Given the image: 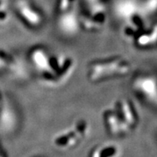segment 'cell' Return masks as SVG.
<instances>
[{"label": "cell", "instance_id": "6da1fadb", "mask_svg": "<svg viewBox=\"0 0 157 157\" xmlns=\"http://www.w3.org/2000/svg\"><path fill=\"white\" fill-rule=\"evenodd\" d=\"M29 56L39 80L48 86L63 83L74 71V59L66 55L52 54L43 47H36L32 48Z\"/></svg>", "mask_w": 157, "mask_h": 157}, {"label": "cell", "instance_id": "7a4b0ae2", "mask_svg": "<svg viewBox=\"0 0 157 157\" xmlns=\"http://www.w3.org/2000/svg\"><path fill=\"white\" fill-rule=\"evenodd\" d=\"M103 120L110 133L124 135L136 124V112L130 100L117 99L103 110Z\"/></svg>", "mask_w": 157, "mask_h": 157}, {"label": "cell", "instance_id": "3957f363", "mask_svg": "<svg viewBox=\"0 0 157 157\" xmlns=\"http://www.w3.org/2000/svg\"><path fill=\"white\" fill-rule=\"evenodd\" d=\"M131 65L122 57L103 59L91 63L88 67V78L92 82L121 77L130 72Z\"/></svg>", "mask_w": 157, "mask_h": 157}, {"label": "cell", "instance_id": "277c9868", "mask_svg": "<svg viewBox=\"0 0 157 157\" xmlns=\"http://www.w3.org/2000/svg\"><path fill=\"white\" fill-rule=\"evenodd\" d=\"M88 131L87 123L84 120H78L59 133L55 138V144L58 147H72L81 139L84 138Z\"/></svg>", "mask_w": 157, "mask_h": 157}, {"label": "cell", "instance_id": "5b68a950", "mask_svg": "<svg viewBox=\"0 0 157 157\" xmlns=\"http://www.w3.org/2000/svg\"><path fill=\"white\" fill-rule=\"evenodd\" d=\"M16 10L21 20L28 27L39 28L44 23V17L41 13L27 0H19Z\"/></svg>", "mask_w": 157, "mask_h": 157}, {"label": "cell", "instance_id": "8992f818", "mask_svg": "<svg viewBox=\"0 0 157 157\" xmlns=\"http://www.w3.org/2000/svg\"><path fill=\"white\" fill-rule=\"evenodd\" d=\"M105 22V13L103 10L96 8L91 14L84 17L83 20H80V23H83L87 29L94 30L98 29L103 26Z\"/></svg>", "mask_w": 157, "mask_h": 157}, {"label": "cell", "instance_id": "52a82bcc", "mask_svg": "<svg viewBox=\"0 0 157 157\" xmlns=\"http://www.w3.org/2000/svg\"><path fill=\"white\" fill-rule=\"evenodd\" d=\"M62 19L63 20H60V23L64 31H70L72 33L78 29L80 20H78L76 16H75L73 14H70L69 15H64Z\"/></svg>", "mask_w": 157, "mask_h": 157}, {"label": "cell", "instance_id": "ba28073f", "mask_svg": "<svg viewBox=\"0 0 157 157\" xmlns=\"http://www.w3.org/2000/svg\"><path fill=\"white\" fill-rule=\"evenodd\" d=\"M13 63V59L6 53H0V69L7 67Z\"/></svg>", "mask_w": 157, "mask_h": 157}, {"label": "cell", "instance_id": "9c48e42d", "mask_svg": "<svg viewBox=\"0 0 157 157\" xmlns=\"http://www.w3.org/2000/svg\"><path fill=\"white\" fill-rule=\"evenodd\" d=\"M7 19H8V13L6 11L3 3L0 2V23H2L6 22Z\"/></svg>", "mask_w": 157, "mask_h": 157}, {"label": "cell", "instance_id": "30bf717a", "mask_svg": "<svg viewBox=\"0 0 157 157\" xmlns=\"http://www.w3.org/2000/svg\"><path fill=\"white\" fill-rule=\"evenodd\" d=\"M0 101H1V99H0ZM0 108H1V103H0Z\"/></svg>", "mask_w": 157, "mask_h": 157}]
</instances>
